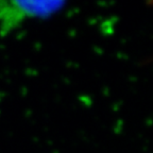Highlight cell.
Segmentation results:
<instances>
[{"mask_svg": "<svg viewBox=\"0 0 153 153\" xmlns=\"http://www.w3.org/2000/svg\"><path fill=\"white\" fill-rule=\"evenodd\" d=\"M67 0H0V34H7L24 22L55 14Z\"/></svg>", "mask_w": 153, "mask_h": 153, "instance_id": "cell-1", "label": "cell"}]
</instances>
